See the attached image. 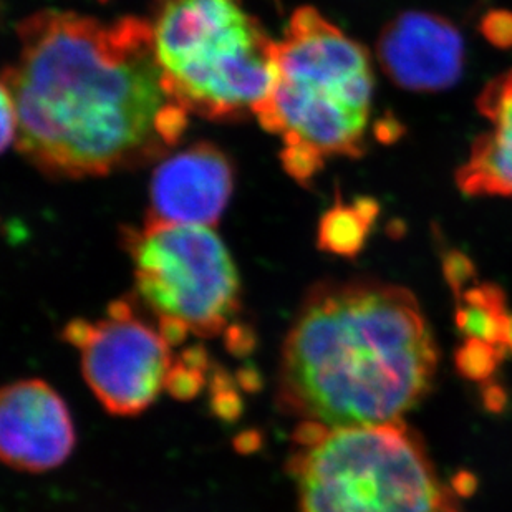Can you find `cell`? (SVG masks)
I'll use <instances>...</instances> for the list:
<instances>
[{
	"label": "cell",
	"instance_id": "cell-11",
	"mask_svg": "<svg viewBox=\"0 0 512 512\" xmlns=\"http://www.w3.org/2000/svg\"><path fill=\"white\" fill-rule=\"evenodd\" d=\"M478 108L493 130L474 143L459 188L469 196H512V72L484 88Z\"/></svg>",
	"mask_w": 512,
	"mask_h": 512
},
{
	"label": "cell",
	"instance_id": "cell-10",
	"mask_svg": "<svg viewBox=\"0 0 512 512\" xmlns=\"http://www.w3.org/2000/svg\"><path fill=\"white\" fill-rule=\"evenodd\" d=\"M377 50L383 72L410 92H441L463 73V39L440 15H398L383 29Z\"/></svg>",
	"mask_w": 512,
	"mask_h": 512
},
{
	"label": "cell",
	"instance_id": "cell-17",
	"mask_svg": "<svg viewBox=\"0 0 512 512\" xmlns=\"http://www.w3.org/2000/svg\"><path fill=\"white\" fill-rule=\"evenodd\" d=\"M17 131H19V116L15 110V103L7 92V88L2 87V148L7 150L12 143L17 141Z\"/></svg>",
	"mask_w": 512,
	"mask_h": 512
},
{
	"label": "cell",
	"instance_id": "cell-18",
	"mask_svg": "<svg viewBox=\"0 0 512 512\" xmlns=\"http://www.w3.org/2000/svg\"><path fill=\"white\" fill-rule=\"evenodd\" d=\"M506 350L512 353V314L509 315L508 327H506Z\"/></svg>",
	"mask_w": 512,
	"mask_h": 512
},
{
	"label": "cell",
	"instance_id": "cell-14",
	"mask_svg": "<svg viewBox=\"0 0 512 512\" xmlns=\"http://www.w3.org/2000/svg\"><path fill=\"white\" fill-rule=\"evenodd\" d=\"M504 358V353L498 348L489 347L484 343L466 340L458 350L456 363L464 377L474 382H483L493 375L498 363Z\"/></svg>",
	"mask_w": 512,
	"mask_h": 512
},
{
	"label": "cell",
	"instance_id": "cell-1",
	"mask_svg": "<svg viewBox=\"0 0 512 512\" xmlns=\"http://www.w3.org/2000/svg\"><path fill=\"white\" fill-rule=\"evenodd\" d=\"M5 68L19 116L15 148L62 179L107 176L158 160L188 128L156 60L150 20L40 10L17 27Z\"/></svg>",
	"mask_w": 512,
	"mask_h": 512
},
{
	"label": "cell",
	"instance_id": "cell-16",
	"mask_svg": "<svg viewBox=\"0 0 512 512\" xmlns=\"http://www.w3.org/2000/svg\"><path fill=\"white\" fill-rule=\"evenodd\" d=\"M443 272H445L446 281L450 284L451 290L458 297L463 294L466 285L476 276L473 261L459 251H450L446 254L445 261H443Z\"/></svg>",
	"mask_w": 512,
	"mask_h": 512
},
{
	"label": "cell",
	"instance_id": "cell-2",
	"mask_svg": "<svg viewBox=\"0 0 512 512\" xmlns=\"http://www.w3.org/2000/svg\"><path fill=\"white\" fill-rule=\"evenodd\" d=\"M438 348L410 290L324 281L305 294L282 345L281 410L329 428L403 421L430 392Z\"/></svg>",
	"mask_w": 512,
	"mask_h": 512
},
{
	"label": "cell",
	"instance_id": "cell-4",
	"mask_svg": "<svg viewBox=\"0 0 512 512\" xmlns=\"http://www.w3.org/2000/svg\"><path fill=\"white\" fill-rule=\"evenodd\" d=\"M300 512H461L420 438L403 423H300L289 458Z\"/></svg>",
	"mask_w": 512,
	"mask_h": 512
},
{
	"label": "cell",
	"instance_id": "cell-7",
	"mask_svg": "<svg viewBox=\"0 0 512 512\" xmlns=\"http://www.w3.org/2000/svg\"><path fill=\"white\" fill-rule=\"evenodd\" d=\"M63 339L77 348L88 387L112 415H140L170 387L173 345L131 300L108 305L102 319L68 322Z\"/></svg>",
	"mask_w": 512,
	"mask_h": 512
},
{
	"label": "cell",
	"instance_id": "cell-12",
	"mask_svg": "<svg viewBox=\"0 0 512 512\" xmlns=\"http://www.w3.org/2000/svg\"><path fill=\"white\" fill-rule=\"evenodd\" d=\"M509 315L506 295L498 285H476L459 295L456 322L466 340L498 348L504 355Z\"/></svg>",
	"mask_w": 512,
	"mask_h": 512
},
{
	"label": "cell",
	"instance_id": "cell-19",
	"mask_svg": "<svg viewBox=\"0 0 512 512\" xmlns=\"http://www.w3.org/2000/svg\"><path fill=\"white\" fill-rule=\"evenodd\" d=\"M103 2H105V0H103Z\"/></svg>",
	"mask_w": 512,
	"mask_h": 512
},
{
	"label": "cell",
	"instance_id": "cell-3",
	"mask_svg": "<svg viewBox=\"0 0 512 512\" xmlns=\"http://www.w3.org/2000/svg\"><path fill=\"white\" fill-rule=\"evenodd\" d=\"M372 97L367 49L304 5L277 40L271 92L254 116L281 141L290 178L307 184L330 158L362 155Z\"/></svg>",
	"mask_w": 512,
	"mask_h": 512
},
{
	"label": "cell",
	"instance_id": "cell-13",
	"mask_svg": "<svg viewBox=\"0 0 512 512\" xmlns=\"http://www.w3.org/2000/svg\"><path fill=\"white\" fill-rule=\"evenodd\" d=\"M378 211L377 201L370 198L358 199L352 206L339 204L330 209L320 224V247L340 256H357L367 241Z\"/></svg>",
	"mask_w": 512,
	"mask_h": 512
},
{
	"label": "cell",
	"instance_id": "cell-5",
	"mask_svg": "<svg viewBox=\"0 0 512 512\" xmlns=\"http://www.w3.org/2000/svg\"><path fill=\"white\" fill-rule=\"evenodd\" d=\"M150 24L166 87L189 115L254 116L271 92L277 40L241 0H158Z\"/></svg>",
	"mask_w": 512,
	"mask_h": 512
},
{
	"label": "cell",
	"instance_id": "cell-15",
	"mask_svg": "<svg viewBox=\"0 0 512 512\" xmlns=\"http://www.w3.org/2000/svg\"><path fill=\"white\" fill-rule=\"evenodd\" d=\"M481 34L498 49L512 47V12L509 10H491L481 20Z\"/></svg>",
	"mask_w": 512,
	"mask_h": 512
},
{
	"label": "cell",
	"instance_id": "cell-9",
	"mask_svg": "<svg viewBox=\"0 0 512 512\" xmlns=\"http://www.w3.org/2000/svg\"><path fill=\"white\" fill-rule=\"evenodd\" d=\"M234 188L224 151L194 143L161 161L150 184L148 221L211 228L223 216Z\"/></svg>",
	"mask_w": 512,
	"mask_h": 512
},
{
	"label": "cell",
	"instance_id": "cell-8",
	"mask_svg": "<svg viewBox=\"0 0 512 512\" xmlns=\"http://www.w3.org/2000/svg\"><path fill=\"white\" fill-rule=\"evenodd\" d=\"M67 403L39 378L19 380L0 397V453L10 468L45 473L67 461L75 448Z\"/></svg>",
	"mask_w": 512,
	"mask_h": 512
},
{
	"label": "cell",
	"instance_id": "cell-6",
	"mask_svg": "<svg viewBox=\"0 0 512 512\" xmlns=\"http://www.w3.org/2000/svg\"><path fill=\"white\" fill-rule=\"evenodd\" d=\"M136 294L170 340L223 335L241 310V279L223 239L206 226L148 221L123 229Z\"/></svg>",
	"mask_w": 512,
	"mask_h": 512
}]
</instances>
